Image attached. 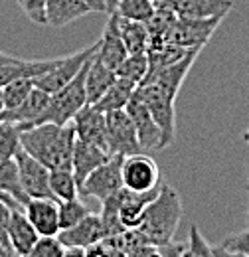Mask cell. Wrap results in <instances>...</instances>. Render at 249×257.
Returning a JSON list of instances; mask_svg holds the SVG:
<instances>
[{"instance_id":"22","label":"cell","mask_w":249,"mask_h":257,"mask_svg":"<svg viewBox=\"0 0 249 257\" xmlns=\"http://www.w3.org/2000/svg\"><path fill=\"white\" fill-rule=\"evenodd\" d=\"M115 79H117L115 69H111V67H107L105 64H101L93 56L89 65H87V73H85V95H87V103L93 105L95 101H99V97L113 85Z\"/></svg>"},{"instance_id":"31","label":"cell","mask_w":249,"mask_h":257,"mask_svg":"<svg viewBox=\"0 0 249 257\" xmlns=\"http://www.w3.org/2000/svg\"><path fill=\"white\" fill-rule=\"evenodd\" d=\"M155 4L151 0H119L115 12L123 18L137 20V22H149L155 14Z\"/></svg>"},{"instance_id":"33","label":"cell","mask_w":249,"mask_h":257,"mask_svg":"<svg viewBox=\"0 0 249 257\" xmlns=\"http://www.w3.org/2000/svg\"><path fill=\"white\" fill-rule=\"evenodd\" d=\"M216 255H243L249 257V229L225 237L221 245L216 247Z\"/></svg>"},{"instance_id":"19","label":"cell","mask_w":249,"mask_h":257,"mask_svg":"<svg viewBox=\"0 0 249 257\" xmlns=\"http://www.w3.org/2000/svg\"><path fill=\"white\" fill-rule=\"evenodd\" d=\"M38 231L34 229L30 220L26 218V214L18 208H12L10 212V222H8V239L12 245L14 255L30 257L32 247L38 241Z\"/></svg>"},{"instance_id":"44","label":"cell","mask_w":249,"mask_h":257,"mask_svg":"<svg viewBox=\"0 0 249 257\" xmlns=\"http://www.w3.org/2000/svg\"><path fill=\"white\" fill-rule=\"evenodd\" d=\"M6 255V253H4V249H2V247H0V257H4Z\"/></svg>"},{"instance_id":"16","label":"cell","mask_w":249,"mask_h":257,"mask_svg":"<svg viewBox=\"0 0 249 257\" xmlns=\"http://www.w3.org/2000/svg\"><path fill=\"white\" fill-rule=\"evenodd\" d=\"M127 56L129 54H127V48H125L123 38L119 34V26H117V12H111L103 36L99 40V50L95 52V58L107 67L117 69Z\"/></svg>"},{"instance_id":"10","label":"cell","mask_w":249,"mask_h":257,"mask_svg":"<svg viewBox=\"0 0 249 257\" xmlns=\"http://www.w3.org/2000/svg\"><path fill=\"white\" fill-rule=\"evenodd\" d=\"M125 111L129 113L133 125L137 128V137H139V143H141L143 151H162V149H166L164 135L158 127V123L155 121V117L151 115V111L147 109V105L139 99L137 93H133V97L129 99Z\"/></svg>"},{"instance_id":"8","label":"cell","mask_w":249,"mask_h":257,"mask_svg":"<svg viewBox=\"0 0 249 257\" xmlns=\"http://www.w3.org/2000/svg\"><path fill=\"white\" fill-rule=\"evenodd\" d=\"M223 18H176L164 42L182 48H204Z\"/></svg>"},{"instance_id":"27","label":"cell","mask_w":249,"mask_h":257,"mask_svg":"<svg viewBox=\"0 0 249 257\" xmlns=\"http://www.w3.org/2000/svg\"><path fill=\"white\" fill-rule=\"evenodd\" d=\"M50 188L58 202L63 200H73L79 194L77 180L69 168H54L50 170Z\"/></svg>"},{"instance_id":"7","label":"cell","mask_w":249,"mask_h":257,"mask_svg":"<svg viewBox=\"0 0 249 257\" xmlns=\"http://www.w3.org/2000/svg\"><path fill=\"white\" fill-rule=\"evenodd\" d=\"M121 174H123V188L135 192H147L162 184V174L156 161L143 153L123 157Z\"/></svg>"},{"instance_id":"2","label":"cell","mask_w":249,"mask_h":257,"mask_svg":"<svg viewBox=\"0 0 249 257\" xmlns=\"http://www.w3.org/2000/svg\"><path fill=\"white\" fill-rule=\"evenodd\" d=\"M182 218V202L178 192L164 184L156 194V198L147 206L139 225L135 227L149 245L162 247L170 241H174V231Z\"/></svg>"},{"instance_id":"29","label":"cell","mask_w":249,"mask_h":257,"mask_svg":"<svg viewBox=\"0 0 249 257\" xmlns=\"http://www.w3.org/2000/svg\"><path fill=\"white\" fill-rule=\"evenodd\" d=\"M20 125L10 121H0V159H14L22 149Z\"/></svg>"},{"instance_id":"3","label":"cell","mask_w":249,"mask_h":257,"mask_svg":"<svg viewBox=\"0 0 249 257\" xmlns=\"http://www.w3.org/2000/svg\"><path fill=\"white\" fill-rule=\"evenodd\" d=\"M93 56H91V58H93ZM91 58L83 64V67L77 71V75H75L71 81H67L62 89H58L56 93L50 95V103H48L44 115L38 119L36 125H40V123H56V125L71 123V119L75 117V113H77L83 105H87V95H85V73H87V65L91 62Z\"/></svg>"},{"instance_id":"35","label":"cell","mask_w":249,"mask_h":257,"mask_svg":"<svg viewBox=\"0 0 249 257\" xmlns=\"http://www.w3.org/2000/svg\"><path fill=\"white\" fill-rule=\"evenodd\" d=\"M192 255H216V247H212L204 239V235L200 233L198 225H192L190 227V241H186L184 257H192Z\"/></svg>"},{"instance_id":"43","label":"cell","mask_w":249,"mask_h":257,"mask_svg":"<svg viewBox=\"0 0 249 257\" xmlns=\"http://www.w3.org/2000/svg\"><path fill=\"white\" fill-rule=\"evenodd\" d=\"M247 178H249V166H247ZM247 222H249V208H247Z\"/></svg>"},{"instance_id":"17","label":"cell","mask_w":249,"mask_h":257,"mask_svg":"<svg viewBox=\"0 0 249 257\" xmlns=\"http://www.w3.org/2000/svg\"><path fill=\"white\" fill-rule=\"evenodd\" d=\"M111 157L109 151L91 145L87 141L75 139V147H73V157H71V172L77 180V186L81 188L83 180L93 172L97 166H101L103 162Z\"/></svg>"},{"instance_id":"23","label":"cell","mask_w":249,"mask_h":257,"mask_svg":"<svg viewBox=\"0 0 249 257\" xmlns=\"http://www.w3.org/2000/svg\"><path fill=\"white\" fill-rule=\"evenodd\" d=\"M56 64L54 60H34V62H26V60H14L8 64H0V87H4L6 83L20 79V77H38L42 73H46L48 69H52Z\"/></svg>"},{"instance_id":"11","label":"cell","mask_w":249,"mask_h":257,"mask_svg":"<svg viewBox=\"0 0 249 257\" xmlns=\"http://www.w3.org/2000/svg\"><path fill=\"white\" fill-rule=\"evenodd\" d=\"M14 161L18 164L20 184L28 198H54L52 188H50V168L46 164L36 161L24 149L18 151Z\"/></svg>"},{"instance_id":"38","label":"cell","mask_w":249,"mask_h":257,"mask_svg":"<svg viewBox=\"0 0 249 257\" xmlns=\"http://www.w3.org/2000/svg\"><path fill=\"white\" fill-rule=\"evenodd\" d=\"M85 2L91 6L93 12H105V4H103V0H85Z\"/></svg>"},{"instance_id":"21","label":"cell","mask_w":249,"mask_h":257,"mask_svg":"<svg viewBox=\"0 0 249 257\" xmlns=\"http://www.w3.org/2000/svg\"><path fill=\"white\" fill-rule=\"evenodd\" d=\"M178 18H225L233 0H176Z\"/></svg>"},{"instance_id":"39","label":"cell","mask_w":249,"mask_h":257,"mask_svg":"<svg viewBox=\"0 0 249 257\" xmlns=\"http://www.w3.org/2000/svg\"><path fill=\"white\" fill-rule=\"evenodd\" d=\"M103 4H105V12H115V8H117V4H119V0H103Z\"/></svg>"},{"instance_id":"25","label":"cell","mask_w":249,"mask_h":257,"mask_svg":"<svg viewBox=\"0 0 249 257\" xmlns=\"http://www.w3.org/2000/svg\"><path fill=\"white\" fill-rule=\"evenodd\" d=\"M137 89V83L123 79V77H117L113 81V85L99 97V101H95L93 107L99 109L101 113H109V111H117V109H125L129 99L133 97Z\"/></svg>"},{"instance_id":"30","label":"cell","mask_w":249,"mask_h":257,"mask_svg":"<svg viewBox=\"0 0 249 257\" xmlns=\"http://www.w3.org/2000/svg\"><path fill=\"white\" fill-rule=\"evenodd\" d=\"M32 89H34V79L32 77H20V79H14V81L6 83L4 87H0L4 109L18 107L26 97L30 95Z\"/></svg>"},{"instance_id":"13","label":"cell","mask_w":249,"mask_h":257,"mask_svg":"<svg viewBox=\"0 0 249 257\" xmlns=\"http://www.w3.org/2000/svg\"><path fill=\"white\" fill-rule=\"evenodd\" d=\"M71 125L75 128V137L81 141H87L91 145H97L105 151L107 149V123H105V113L95 109L93 105H83L75 117L71 119Z\"/></svg>"},{"instance_id":"40","label":"cell","mask_w":249,"mask_h":257,"mask_svg":"<svg viewBox=\"0 0 249 257\" xmlns=\"http://www.w3.org/2000/svg\"><path fill=\"white\" fill-rule=\"evenodd\" d=\"M14 60H18V58H16V56H10V54L0 52V64H8V62H14Z\"/></svg>"},{"instance_id":"45","label":"cell","mask_w":249,"mask_h":257,"mask_svg":"<svg viewBox=\"0 0 249 257\" xmlns=\"http://www.w3.org/2000/svg\"><path fill=\"white\" fill-rule=\"evenodd\" d=\"M151 2H153V4H155V6H156V4H158V2H160V0H151Z\"/></svg>"},{"instance_id":"26","label":"cell","mask_w":249,"mask_h":257,"mask_svg":"<svg viewBox=\"0 0 249 257\" xmlns=\"http://www.w3.org/2000/svg\"><path fill=\"white\" fill-rule=\"evenodd\" d=\"M0 192L10 194L22 208L30 200L22 184H20V174H18V164L14 159H0Z\"/></svg>"},{"instance_id":"14","label":"cell","mask_w":249,"mask_h":257,"mask_svg":"<svg viewBox=\"0 0 249 257\" xmlns=\"http://www.w3.org/2000/svg\"><path fill=\"white\" fill-rule=\"evenodd\" d=\"M50 103V93L36 87L30 91V95L26 97L18 107H12V109H4L2 115H0V121H10V123H18L20 131L24 128H30L38 123V119L44 115L46 107Z\"/></svg>"},{"instance_id":"12","label":"cell","mask_w":249,"mask_h":257,"mask_svg":"<svg viewBox=\"0 0 249 257\" xmlns=\"http://www.w3.org/2000/svg\"><path fill=\"white\" fill-rule=\"evenodd\" d=\"M107 231L99 214H87L81 222L75 225L67 227V229H60L58 239L63 243V247H83L87 249L89 245H93L97 241L105 239Z\"/></svg>"},{"instance_id":"36","label":"cell","mask_w":249,"mask_h":257,"mask_svg":"<svg viewBox=\"0 0 249 257\" xmlns=\"http://www.w3.org/2000/svg\"><path fill=\"white\" fill-rule=\"evenodd\" d=\"M18 2L34 24L46 26V0H18Z\"/></svg>"},{"instance_id":"5","label":"cell","mask_w":249,"mask_h":257,"mask_svg":"<svg viewBox=\"0 0 249 257\" xmlns=\"http://www.w3.org/2000/svg\"><path fill=\"white\" fill-rule=\"evenodd\" d=\"M97 50H99V40L95 44H91L89 48H83V50H79V52H75L71 56L56 58V64H54L52 69H48L46 73L34 77V85L44 89V91H48L50 95L56 93L58 89H62L67 81H71L77 75V71L83 67V64L93 56Z\"/></svg>"},{"instance_id":"34","label":"cell","mask_w":249,"mask_h":257,"mask_svg":"<svg viewBox=\"0 0 249 257\" xmlns=\"http://www.w3.org/2000/svg\"><path fill=\"white\" fill-rule=\"evenodd\" d=\"M65 255V247L58 239V235H40L36 245L32 247L30 257H62Z\"/></svg>"},{"instance_id":"32","label":"cell","mask_w":249,"mask_h":257,"mask_svg":"<svg viewBox=\"0 0 249 257\" xmlns=\"http://www.w3.org/2000/svg\"><path fill=\"white\" fill-rule=\"evenodd\" d=\"M58 210H60V229H67L77 222H81L87 214H91V210L77 198L58 202Z\"/></svg>"},{"instance_id":"37","label":"cell","mask_w":249,"mask_h":257,"mask_svg":"<svg viewBox=\"0 0 249 257\" xmlns=\"http://www.w3.org/2000/svg\"><path fill=\"white\" fill-rule=\"evenodd\" d=\"M10 212L12 208L0 200V247L4 249L6 255H14L12 251V245H10V239H8V222H10Z\"/></svg>"},{"instance_id":"20","label":"cell","mask_w":249,"mask_h":257,"mask_svg":"<svg viewBox=\"0 0 249 257\" xmlns=\"http://www.w3.org/2000/svg\"><path fill=\"white\" fill-rule=\"evenodd\" d=\"M89 12L93 10L85 0H46V24L54 28H62Z\"/></svg>"},{"instance_id":"28","label":"cell","mask_w":249,"mask_h":257,"mask_svg":"<svg viewBox=\"0 0 249 257\" xmlns=\"http://www.w3.org/2000/svg\"><path fill=\"white\" fill-rule=\"evenodd\" d=\"M117 77L129 79L133 83H141L145 79V75L149 73V56L147 54H131L127 56L121 65L115 69Z\"/></svg>"},{"instance_id":"15","label":"cell","mask_w":249,"mask_h":257,"mask_svg":"<svg viewBox=\"0 0 249 257\" xmlns=\"http://www.w3.org/2000/svg\"><path fill=\"white\" fill-rule=\"evenodd\" d=\"M24 214L38 231V235L60 233V210L54 198H30L24 204Z\"/></svg>"},{"instance_id":"6","label":"cell","mask_w":249,"mask_h":257,"mask_svg":"<svg viewBox=\"0 0 249 257\" xmlns=\"http://www.w3.org/2000/svg\"><path fill=\"white\" fill-rule=\"evenodd\" d=\"M123 155H111L101 166H97L93 172L83 180L79 194L97 198L99 202L123 190Z\"/></svg>"},{"instance_id":"1","label":"cell","mask_w":249,"mask_h":257,"mask_svg":"<svg viewBox=\"0 0 249 257\" xmlns=\"http://www.w3.org/2000/svg\"><path fill=\"white\" fill-rule=\"evenodd\" d=\"M75 128L71 123L56 125V123H40L20 133L22 149L32 155L36 161L46 164L50 170L54 168H69L75 147Z\"/></svg>"},{"instance_id":"18","label":"cell","mask_w":249,"mask_h":257,"mask_svg":"<svg viewBox=\"0 0 249 257\" xmlns=\"http://www.w3.org/2000/svg\"><path fill=\"white\" fill-rule=\"evenodd\" d=\"M160 186L153 188V190H147V192H135V190H127V188L119 192V218H121V224L125 229L139 225L147 206L156 198Z\"/></svg>"},{"instance_id":"4","label":"cell","mask_w":249,"mask_h":257,"mask_svg":"<svg viewBox=\"0 0 249 257\" xmlns=\"http://www.w3.org/2000/svg\"><path fill=\"white\" fill-rule=\"evenodd\" d=\"M135 93L147 105V109L151 111V115L155 117V121L158 123V127L164 135L166 147H170L176 139V109H174L176 97L164 91L155 81H147V83L137 85Z\"/></svg>"},{"instance_id":"24","label":"cell","mask_w":249,"mask_h":257,"mask_svg":"<svg viewBox=\"0 0 249 257\" xmlns=\"http://www.w3.org/2000/svg\"><path fill=\"white\" fill-rule=\"evenodd\" d=\"M117 26L119 34L123 38V44L127 48V54H147L149 50V30L145 22L129 20L117 14Z\"/></svg>"},{"instance_id":"41","label":"cell","mask_w":249,"mask_h":257,"mask_svg":"<svg viewBox=\"0 0 249 257\" xmlns=\"http://www.w3.org/2000/svg\"><path fill=\"white\" fill-rule=\"evenodd\" d=\"M243 141H245V143L249 145V128L245 131V133H243Z\"/></svg>"},{"instance_id":"9","label":"cell","mask_w":249,"mask_h":257,"mask_svg":"<svg viewBox=\"0 0 249 257\" xmlns=\"http://www.w3.org/2000/svg\"><path fill=\"white\" fill-rule=\"evenodd\" d=\"M105 123H107V149L111 155L127 157V155L143 153L137 137V128L125 109L105 113Z\"/></svg>"},{"instance_id":"42","label":"cell","mask_w":249,"mask_h":257,"mask_svg":"<svg viewBox=\"0 0 249 257\" xmlns=\"http://www.w3.org/2000/svg\"><path fill=\"white\" fill-rule=\"evenodd\" d=\"M2 111H4V101H2V93H0V115H2Z\"/></svg>"}]
</instances>
